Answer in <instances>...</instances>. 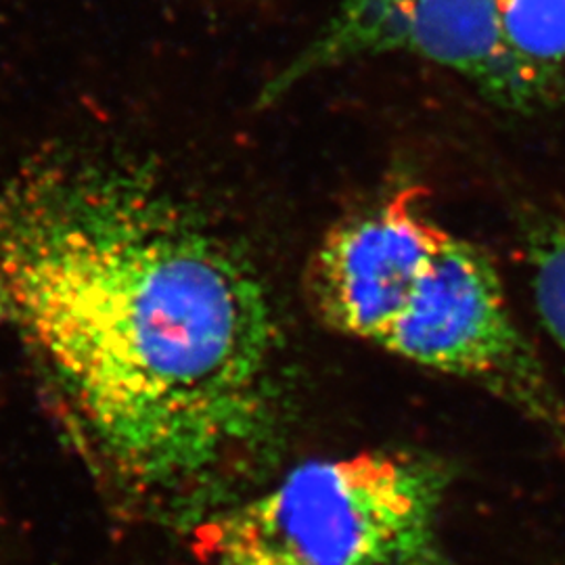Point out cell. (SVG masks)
I'll list each match as a JSON object with an SVG mask.
<instances>
[{"label":"cell","mask_w":565,"mask_h":565,"mask_svg":"<svg viewBox=\"0 0 565 565\" xmlns=\"http://www.w3.org/2000/svg\"><path fill=\"white\" fill-rule=\"evenodd\" d=\"M0 327L105 482L193 530L281 450L282 333L258 268L130 163L0 174Z\"/></svg>","instance_id":"6da1fadb"},{"label":"cell","mask_w":565,"mask_h":565,"mask_svg":"<svg viewBox=\"0 0 565 565\" xmlns=\"http://www.w3.org/2000/svg\"><path fill=\"white\" fill-rule=\"evenodd\" d=\"M452 484L427 452L315 459L195 525L203 565H459L443 532Z\"/></svg>","instance_id":"7a4b0ae2"},{"label":"cell","mask_w":565,"mask_h":565,"mask_svg":"<svg viewBox=\"0 0 565 565\" xmlns=\"http://www.w3.org/2000/svg\"><path fill=\"white\" fill-rule=\"evenodd\" d=\"M377 348L480 385L565 436V404L511 315L499 270L455 233Z\"/></svg>","instance_id":"3957f363"},{"label":"cell","mask_w":565,"mask_h":565,"mask_svg":"<svg viewBox=\"0 0 565 565\" xmlns=\"http://www.w3.org/2000/svg\"><path fill=\"white\" fill-rule=\"evenodd\" d=\"M450 231L398 191L335 224L310 264V296L324 323L373 343L401 317Z\"/></svg>","instance_id":"277c9868"},{"label":"cell","mask_w":565,"mask_h":565,"mask_svg":"<svg viewBox=\"0 0 565 565\" xmlns=\"http://www.w3.org/2000/svg\"><path fill=\"white\" fill-rule=\"evenodd\" d=\"M398 53L459 74L499 105L527 109L545 102L511 53L503 0H419Z\"/></svg>","instance_id":"5b68a950"},{"label":"cell","mask_w":565,"mask_h":565,"mask_svg":"<svg viewBox=\"0 0 565 565\" xmlns=\"http://www.w3.org/2000/svg\"><path fill=\"white\" fill-rule=\"evenodd\" d=\"M419 0H342L321 32L264 88L263 105L279 102L300 82L343 63L398 53Z\"/></svg>","instance_id":"8992f818"},{"label":"cell","mask_w":565,"mask_h":565,"mask_svg":"<svg viewBox=\"0 0 565 565\" xmlns=\"http://www.w3.org/2000/svg\"><path fill=\"white\" fill-rule=\"evenodd\" d=\"M503 21L513 57L546 99L565 65V0H503Z\"/></svg>","instance_id":"52a82bcc"},{"label":"cell","mask_w":565,"mask_h":565,"mask_svg":"<svg viewBox=\"0 0 565 565\" xmlns=\"http://www.w3.org/2000/svg\"><path fill=\"white\" fill-rule=\"evenodd\" d=\"M539 317L565 354V223L545 224L527 243Z\"/></svg>","instance_id":"ba28073f"}]
</instances>
